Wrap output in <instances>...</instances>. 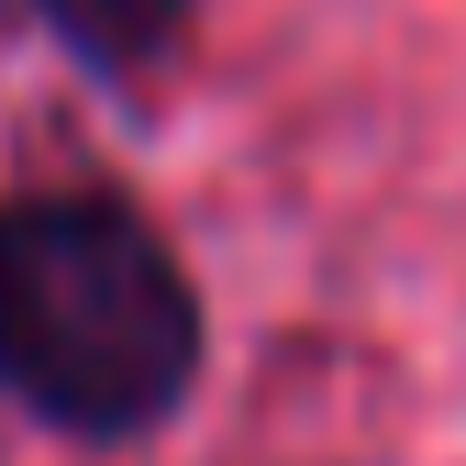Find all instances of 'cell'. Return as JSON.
<instances>
[{
    "label": "cell",
    "mask_w": 466,
    "mask_h": 466,
    "mask_svg": "<svg viewBox=\"0 0 466 466\" xmlns=\"http://www.w3.org/2000/svg\"><path fill=\"white\" fill-rule=\"evenodd\" d=\"M12 12L111 100H156L200 45V0H12Z\"/></svg>",
    "instance_id": "7a4b0ae2"
},
{
    "label": "cell",
    "mask_w": 466,
    "mask_h": 466,
    "mask_svg": "<svg viewBox=\"0 0 466 466\" xmlns=\"http://www.w3.org/2000/svg\"><path fill=\"white\" fill-rule=\"evenodd\" d=\"M211 378V300L123 178L0 189V400L56 444H145Z\"/></svg>",
    "instance_id": "6da1fadb"
}]
</instances>
